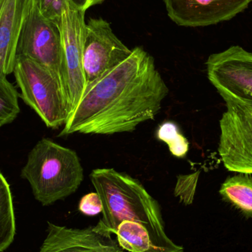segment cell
I'll return each mask as SVG.
<instances>
[{
    "instance_id": "1",
    "label": "cell",
    "mask_w": 252,
    "mask_h": 252,
    "mask_svg": "<svg viewBox=\"0 0 252 252\" xmlns=\"http://www.w3.org/2000/svg\"><path fill=\"white\" fill-rule=\"evenodd\" d=\"M168 93L154 58L135 47L124 62L87 86L59 136L133 131L154 120Z\"/></svg>"
},
{
    "instance_id": "21",
    "label": "cell",
    "mask_w": 252,
    "mask_h": 252,
    "mask_svg": "<svg viewBox=\"0 0 252 252\" xmlns=\"http://www.w3.org/2000/svg\"><path fill=\"white\" fill-rule=\"evenodd\" d=\"M3 0H0V4H1V2H2Z\"/></svg>"
},
{
    "instance_id": "5",
    "label": "cell",
    "mask_w": 252,
    "mask_h": 252,
    "mask_svg": "<svg viewBox=\"0 0 252 252\" xmlns=\"http://www.w3.org/2000/svg\"><path fill=\"white\" fill-rule=\"evenodd\" d=\"M85 13L72 7L68 1L57 23L62 41L61 79L71 113L87 87L83 68V49L87 26Z\"/></svg>"
},
{
    "instance_id": "13",
    "label": "cell",
    "mask_w": 252,
    "mask_h": 252,
    "mask_svg": "<svg viewBox=\"0 0 252 252\" xmlns=\"http://www.w3.org/2000/svg\"><path fill=\"white\" fill-rule=\"evenodd\" d=\"M219 193L222 198L239 210L249 219H252V178L250 175L238 173L224 181Z\"/></svg>"
},
{
    "instance_id": "9",
    "label": "cell",
    "mask_w": 252,
    "mask_h": 252,
    "mask_svg": "<svg viewBox=\"0 0 252 252\" xmlns=\"http://www.w3.org/2000/svg\"><path fill=\"white\" fill-rule=\"evenodd\" d=\"M131 52L115 35L107 21L102 18L90 19L86 26L83 49L87 86L124 62Z\"/></svg>"
},
{
    "instance_id": "16",
    "label": "cell",
    "mask_w": 252,
    "mask_h": 252,
    "mask_svg": "<svg viewBox=\"0 0 252 252\" xmlns=\"http://www.w3.org/2000/svg\"><path fill=\"white\" fill-rule=\"evenodd\" d=\"M157 139L165 142L172 155L177 158H185L189 151V142L181 133L179 127L172 121H166L158 126Z\"/></svg>"
},
{
    "instance_id": "20",
    "label": "cell",
    "mask_w": 252,
    "mask_h": 252,
    "mask_svg": "<svg viewBox=\"0 0 252 252\" xmlns=\"http://www.w3.org/2000/svg\"><path fill=\"white\" fill-rule=\"evenodd\" d=\"M105 0H69L72 7L85 13L90 7L101 4Z\"/></svg>"
},
{
    "instance_id": "4",
    "label": "cell",
    "mask_w": 252,
    "mask_h": 252,
    "mask_svg": "<svg viewBox=\"0 0 252 252\" xmlns=\"http://www.w3.org/2000/svg\"><path fill=\"white\" fill-rule=\"evenodd\" d=\"M13 73L20 89L19 97L46 126L57 129L64 126L71 108L59 77L35 61L21 56L16 57Z\"/></svg>"
},
{
    "instance_id": "14",
    "label": "cell",
    "mask_w": 252,
    "mask_h": 252,
    "mask_svg": "<svg viewBox=\"0 0 252 252\" xmlns=\"http://www.w3.org/2000/svg\"><path fill=\"white\" fill-rule=\"evenodd\" d=\"M16 225L10 185L0 172V252H4L14 241Z\"/></svg>"
},
{
    "instance_id": "8",
    "label": "cell",
    "mask_w": 252,
    "mask_h": 252,
    "mask_svg": "<svg viewBox=\"0 0 252 252\" xmlns=\"http://www.w3.org/2000/svg\"><path fill=\"white\" fill-rule=\"evenodd\" d=\"M16 54L17 56H25L35 61L50 69L61 79L60 32L57 24L43 16L35 0H30Z\"/></svg>"
},
{
    "instance_id": "17",
    "label": "cell",
    "mask_w": 252,
    "mask_h": 252,
    "mask_svg": "<svg viewBox=\"0 0 252 252\" xmlns=\"http://www.w3.org/2000/svg\"><path fill=\"white\" fill-rule=\"evenodd\" d=\"M198 176L199 172L177 176L174 195L179 198V201L185 206L190 205L193 202Z\"/></svg>"
},
{
    "instance_id": "10",
    "label": "cell",
    "mask_w": 252,
    "mask_h": 252,
    "mask_svg": "<svg viewBox=\"0 0 252 252\" xmlns=\"http://www.w3.org/2000/svg\"><path fill=\"white\" fill-rule=\"evenodd\" d=\"M176 25L199 28L231 20L248 8L252 0H163Z\"/></svg>"
},
{
    "instance_id": "3",
    "label": "cell",
    "mask_w": 252,
    "mask_h": 252,
    "mask_svg": "<svg viewBox=\"0 0 252 252\" xmlns=\"http://www.w3.org/2000/svg\"><path fill=\"white\" fill-rule=\"evenodd\" d=\"M21 177L29 182L35 200L46 207L76 192L84 180V168L75 151L44 138L28 154Z\"/></svg>"
},
{
    "instance_id": "12",
    "label": "cell",
    "mask_w": 252,
    "mask_h": 252,
    "mask_svg": "<svg viewBox=\"0 0 252 252\" xmlns=\"http://www.w3.org/2000/svg\"><path fill=\"white\" fill-rule=\"evenodd\" d=\"M30 0H3L0 4V76L13 73L18 43Z\"/></svg>"
},
{
    "instance_id": "18",
    "label": "cell",
    "mask_w": 252,
    "mask_h": 252,
    "mask_svg": "<svg viewBox=\"0 0 252 252\" xmlns=\"http://www.w3.org/2000/svg\"><path fill=\"white\" fill-rule=\"evenodd\" d=\"M69 0H35L44 17L57 24Z\"/></svg>"
},
{
    "instance_id": "2",
    "label": "cell",
    "mask_w": 252,
    "mask_h": 252,
    "mask_svg": "<svg viewBox=\"0 0 252 252\" xmlns=\"http://www.w3.org/2000/svg\"><path fill=\"white\" fill-rule=\"evenodd\" d=\"M90 177L103 204L96 231L115 234L129 252H185L167 236L159 204L139 180L114 168L94 169Z\"/></svg>"
},
{
    "instance_id": "19",
    "label": "cell",
    "mask_w": 252,
    "mask_h": 252,
    "mask_svg": "<svg viewBox=\"0 0 252 252\" xmlns=\"http://www.w3.org/2000/svg\"><path fill=\"white\" fill-rule=\"evenodd\" d=\"M78 210L87 216H94L101 213L103 204L97 192H90L84 195L80 201Z\"/></svg>"
},
{
    "instance_id": "15",
    "label": "cell",
    "mask_w": 252,
    "mask_h": 252,
    "mask_svg": "<svg viewBox=\"0 0 252 252\" xmlns=\"http://www.w3.org/2000/svg\"><path fill=\"white\" fill-rule=\"evenodd\" d=\"M19 97L6 77L0 76V127L13 123L20 113Z\"/></svg>"
},
{
    "instance_id": "7",
    "label": "cell",
    "mask_w": 252,
    "mask_h": 252,
    "mask_svg": "<svg viewBox=\"0 0 252 252\" xmlns=\"http://www.w3.org/2000/svg\"><path fill=\"white\" fill-rule=\"evenodd\" d=\"M206 66L209 81L222 98L252 105V53L231 46L210 55Z\"/></svg>"
},
{
    "instance_id": "6",
    "label": "cell",
    "mask_w": 252,
    "mask_h": 252,
    "mask_svg": "<svg viewBox=\"0 0 252 252\" xmlns=\"http://www.w3.org/2000/svg\"><path fill=\"white\" fill-rule=\"evenodd\" d=\"M223 100L226 110L219 123V155L229 171L252 175V105Z\"/></svg>"
},
{
    "instance_id": "11",
    "label": "cell",
    "mask_w": 252,
    "mask_h": 252,
    "mask_svg": "<svg viewBox=\"0 0 252 252\" xmlns=\"http://www.w3.org/2000/svg\"><path fill=\"white\" fill-rule=\"evenodd\" d=\"M47 223V236L38 252H124L112 235L94 226L79 229Z\"/></svg>"
}]
</instances>
